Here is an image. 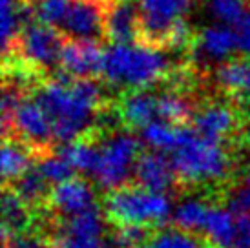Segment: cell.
Wrapping results in <instances>:
<instances>
[{"instance_id": "cell-14", "label": "cell", "mask_w": 250, "mask_h": 248, "mask_svg": "<svg viewBox=\"0 0 250 248\" xmlns=\"http://www.w3.org/2000/svg\"><path fill=\"white\" fill-rule=\"evenodd\" d=\"M139 0H110L106 13V37L111 42H139Z\"/></svg>"}, {"instance_id": "cell-26", "label": "cell", "mask_w": 250, "mask_h": 248, "mask_svg": "<svg viewBox=\"0 0 250 248\" xmlns=\"http://www.w3.org/2000/svg\"><path fill=\"white\" fill-rule=\"evenodd\" d=\"M37 168L41 170V173L49 181V183H62L71 177H75V168L62 157V155H51L46 153L42 157L37 159Z\"/></svg>"}, {"instance_id": "cell-11", "label": "cell", "mask_w": 250, "mask_h": 248, "mask_svg": "<svg viewBox=\"0 0 250 248\" xmlns=\"http://www.w3.org/2000/svg\"><path fill=\"white\" fill-rule=\"evenodd\" d=\"M133 175H135L137 185L145 186L152 192L168 193L177 183V175H175L170 153L155 150V148L139 153L135 168H133Z\"/></svg>"}, {"instance_id": "cell-16", "label": "cell", "mask_w": 250, "mask_h": 248, "mask_svg": "<svg viewBox=\"0 0 250 248\" xmlns=\"http://www.w3.org/2000/svg\"><path fill=\"white\" fill-rule=\"evenodd\" d=\"M237 46V33L232 31L230 26L227 24H217V26H210V28L203 29L201 35L195 37V42L192 46V55L203 57L207 61H223L230 57Z\"/></svg>"}, {"instance_id": "cell-20", "label": "cell", "mask_w": 250, "mask_h": 248, "mask_svg": "<svg viewBox=\"0 0 250 248\" xmlns=\"http://www.w3.org/2000/svg\"><path fill=\"white\" fill-rule=\"evenodd\" d=\"M203 232L207 234L208 245L215 248H230L234 245L237 232L236 215L225 208H208Z\"/></svg>"}, {"instance_id": "cell-1", "label": "cell", "mask_w": 250, "mask_h": 248, "mask_svg": "<svg viewBox=\"0 0 250 248\" xmlns=\"http://www.w3.org/2000/svg\"><path fill=\"white\" fill-rule=\"evenodd\" d=\"M35 101L48 113L61 145L84 137L103 113V88L95 79H73L61 71L39 86Z\"/></svg>"}, {"instance_id": "cell-5", "label": "cell", "mask_w": 250, "mask_h": 248, "mask_svg": "<svg viewBox=\"0 0 250 248\" xmlns=\"http://www.w3.org/2000/svg\"><path fill=\"white\" fill-rule=\"evenodd\" d=\"M141 146L139 139L128 131L111 133L101 145V161L93 173L95 183L104 190L128 185V177L135 168Z\"/></svg>"}, {"instance_id": "cell-18", "label": "cell", "mask_w": 250, "mask_h": 248, "mask_svg": "<svg viewBox=\"0 0 250 248\" xmlns=\"http://www.w3.org/2000/svg\"><path fill=\"white\" fill-rule=\"evenodd\" d=\"M35 150L19 137H6L2 146V181L4 186H9L22 173L33 166Z\"/></svg>"}, {"instance_id": "cell-23", "label": "cell", "mask_w": 250, "mask_h": 248, "mask_svg": "<svg viewBox=\"0 0 250 248\" xmlns=\"http://www.w3.org/2000/svg\"><path fill=\"white\" fill-rule=\"evenodd\" d=\"M9 186L21 195V199L24 203H28L29 207L48 201L49 192H51L49 181L42 175L41 170L37 168V165H33L29 170H26L19 179L13 181Z\"/></svg>"}, {"instance_id": "cell-29", "label": "cell", "mask_w": 250, "mask_h": 248, "mask_svg": "<svg viewBox=\"0 0 250 248\" xmlns=\"http://www.w3.org/2000/svg\"><path fill=\"white\" fill-rule=\"evenodd\" d=\"M51 245H55L57 248H104L103 239L99 235H75L59 230Z\"/></svg>"}, {"instance_id": "cell-31", "label": "cell", "mask_w": 250, "mask_h": 248, "mask_svg": "<svg viewBox=\"0 0 250 248\" xmlns=\"http://www.w3.org/2000/svg\"><path fill=\"white\" fill-rule=\"evenodd\" d=\"M237 232L234 245L230 248H250V214L236 215Z\"/></svg>"}, {"instance_id": "cell-33", "label": "cell", "mask_w": 250, "mask_h": 248, "mask_svg": "<svg viewBox=\"0 0 250 248\" xmlns=\"http://www.w3.org/2000/svg\"><path fill=\"white\" fill-rule=\"evenodd\" d=\"M249 143H250V131H249ZM245 183H247V185H250V168L247 170V175H245Z\"/></svg>"}, {"instance_id": "cell-9", "label": "cell", "mask_w": 250, "mask_h": 248, "mask_svg": "<svg viewBox=\"0 0 250 248\" xmlns=\"http://www.w3.org/2000/svg\"><path fill=\"white\" fill-rule=\"evenodd\" d=\"M15 135L9 137H19L24 143H28L37 153V159L51 153V143L55 141L53 135V126L49 121L48 113L42 110V106L37 101L22 99L19 108L15 110L13 115V128Z\"/></svg>"}, {"instance_id": "cell-25", "label": "cell", "mask_w": 250, "mask_h": 248, "mask_svg": "<svg viewBox=\"0 0 250 248\" xmlns=\"http://www.w3.org/2000/svg\"><path fill=\"white\" fill-rule=\"evenodd\" d=\"M141 248H203V245L192 237L190 232L175 227L150 235Z\"/></svg>"}, {"instance_id": "cell-24", "label": "cell", "mask_w": 250, "mask_h": 248, "mask_svg": "<svg viewBox=\"0 0 250 248\" xmlns=\"http://www.w3.org/2000/svg\"><path fill=\"white\" fill-rule=\"evenodd\" d=\"M207 214H208V207L203 201L188 199L177 207V210L172 215V223H174V227L181 228V230L197 232L205 227Z\"/></svg>"}, {"instance_id": "cell-15", "label": "cell", "mask_w": 250, "mask_h": 248, "mask_svg": "<svg viewBox=\"0 0 250 248\" xmlns=\"http://www.w3.org/2000/svg\"><path fill=\"white\" fill-rule=\"evenodd\" d=\"M119 119L135 130H143L146 124L159 117L157 95L145 90H126L117 106Z\"/></svg>"}, {"instance_id": "cell-7", "label": "cell", "mask_w": 250, "mask_h": 248, "mask_svg": "<svg viewBox=\"0 0 250 248\" xmlns=\"http://www.w3.org/2000/svg\"><path fill=\"white\" fill-rule=\"evenodd\" d=\"M195 0H139V42L165 49L170 29Z\"/></svg>"}, {"instance_id": "cell-8", "label": "cell", "mask_w": 250, "mask_h": 248, "mask_svg": "<svg viewBox=\"0 0 250 248\" xmlns=\"http://www.w3.org/2000/svg\"><path fill=\"white\" fill-rule=\"evenodd\" d=\"M110 0H70L61 31L70 39L101 42L106 37V13Z\"/></svg>"}, {"instance_id": "cell-3", "label": "cell", "mask_w": 250, "mask_h": 248, "mask_svg": "<svg viewBox=\"0 0 250 248\" xmlns=\"http://www.w3.org/2000/svg\"><path fill=\"white\" fill-rule=\"evenodd\" d=\"M172 203L168 193L152 192L145 186L123 185L108 190L104 197L106 217L117 225H141L148 228H161L168 223Z\"/></svg>"}, {"instance_id": "cell-17", "label": "cell", "mask_w": 250, "mask_h": 248, "mask_svg": "<svg viewBox=\"0 0 250 248\" xmlns=\"http://www.w3.org/2000/svg\"><path fill=\"white\" fill-rule=\"evenodd\" d=\"M215 83L239 103L250 104V57L230 59L215 69Z\"/></svg>"}, {"instance_id": "cell-4", "label": "cell", "mask_w": 250, "mask_h": 248, "mask_svg": "<svg viewBox=\"0 0 250 248\" xmlns=\"http://www.w3.org/2000/svg\"><path fill=\"white\" fill-rule=\"evenodd\" d=\"M177 181L185 186L219 183L229 177L232 163L221 143L195 133L188 143L170 152Z\"/></svg>"}, {"instance_id": "cell-30", "label": "cell", "mask_w": 250, "mask_h": 248, "mask_svg": "<svg viewBox=\"0 0 250 248\" xmlns=\"http://www.w3.org/2000/svg\"><path fill=\"white\" fill-rule=\"evenodd\" d=\"M229 210L234 215L250 214V185L236 190V193L229 199Z\"/></svg>"}, {"instance_id": "cell-19", "label": "cell", "mask_w": 250, "mask_h": 248, "mask_svg": "<svg viewBox=\"0 0 250 248\" xmlns=\"http://www.w3.org/2000/svg\"><path fill=\"white\" fill-rule=\"evenodd\" d=\"M28 203L11 186H4L2 193V243H6L13 234L26 232L31 223Z\"/></svg>"}, {"instance_id": "cell-28", "label": "cell", "mask_w": 250, "mask_h": 248, "mask_svg": "<svg viewBox=\"0 0 250 248\" xmlns=\"http://www.w3.org/2000/svg\"><path fill=\"white\" fill-rule=\"evenodd\" d=\"M68 6H70V0H35L37 19L55 28H61Z\"/></svg>"}, {"instance_id": "cell-10", "label": "cell", "mask_w": 250, "mask_h": 248, "mask_svg": "<svg viewBox=\"0 0 250 248\" xmlns=\"http://www.w3.org/2000/svg\"><path fill=\"white\" fill-rule=\"evenodd\" d=\"M104 49L95 41L66 37L61 49L59 68L73 79H95L103 75Z\"/></svg>"}, {"instance_id": "cell-13", "label": "cell", "mask_w": 250, "mask_h": 248, "mask_svg": "<svg viewBox=\"0 0 250 248\" xmlns=\"http://www.w3.org/2000/svg\"><path fill=\"white\" fill-rule=\"evenodd\" d=\"M46 203L53 210H57L61 217H70L95 205L93 186L86 179L75 175L68 181L57 183L51 188Z\"/></svg>"}, {"instance_id": "cell-22", "label": "cell", "mask_w": 250, "mask_h": 248, "mask_svg": "<svg viewBox=\"0 0 250 248\" xmlns=\"http://www.w3.org/2000/svg\"><path fill=\"white\" fill-rule=\"evenodd\" d=\"M157 104H159V117L170 124H190L195 115L192 101L187 95H183V91L174 88L157 95Z\"/></svg>"}, {"instance_id": "cell-2", "label": "cell", "mask_w": 250, "mask_h": 248, "mask_svg": "<svg viewBox=\"0 0 250 248\" xmlns=\"http://www.w3.org/2000/svg\"><path fill=\"white\" fill-rule=\"evenodd\" d=\"M165 49L146 44H115L104 49L103 77L111 86L126 90H145L165 81L170 73V61Z\"/></svg>"}, {"instance_id": "cell-21", "label": "cell", "mask_w": 250, "mask_h": 248, "mask_svg": "<svg viewBox=\"0 0 250 248\" xmlns=\"http://www.w3.org/2000/svg\"><path fill=\"white\" fill-rule=\"evenodd\" d=\"M59 155H62L68 163H70L77 172L90 173L93 175L101 161V148L95 145H91L86 137H81L79 141H71L61 148V152H57Z\"/></svg>"}, {"instance_id": "cell-12", "label": "cell", "mask_w": 250, "mask_h": 248, "mask_svg": "<svg viewBox=\"0 0 250 248\" xmlns=\"http://www.w3.org/2000/svg\"><path fill=\"white\" fill-rule=\"evenodd\" d=\"M192 126L201 137L215 141V143H223L237 131L239 115L229 104L210 103L199 111H195Z\"/></svg>"}, {"instance_id": "cell-32", "label": "cell", "mask_w": 250, "mask_h": 248, "mask_svg": "<svg viewBox=\"0 0 250 248\" xmlns=\"http://www.w3.org/2000/svg\"><path fill=\"white\" fill-rule=\"evenodd\" d=\"M237 46L239 51L245 55H250V13L245 15V19L237 24Z\"/></svg>"}, {"instance_id": "cell-27", "label": "cell", "mask_w": 250, "mask_h": 248, "mask_svg": "<svg viewBox=\"0 0 250 248\" xmlns=\"http://www.w3.org/2000/svg\"><path fill=\"white\" fill-rule=\"evenodd\" d=\"M208 9L215 21L227 26H237L247 15L243 0H208Z\"/></svg>"}, {"instance_id": "cell-6", "label": "cell", "mask_w": 250, "mask_h": 248, "mask_svg": "<svg viewBox=\"0 0 250 248\" xmlns=\"http://www.w3.org/2000/svg\"><path fill=\"white\" fill-rule=\"evenodd\" d=\"M64 39H66L64 33L62 31L59 33L55 26L37 19L21 31L13 55H19L26 64H29L42 75L59 64Z\"/></svg>"}, {"instance_id": "cell-34", "label": "cell", "mask_w": 250, "mask_h": 248, "mask_svg": "<svg viewBox=\"0 0 250 248\" xmlns=\"http://www.w3.org/2000/svg\"><path fill=\"white\" fill-rule=\"evenodd\" d=\"M208 248H215V247H212V245H210V247H208Z\"/></svg>"}]
</instances>
